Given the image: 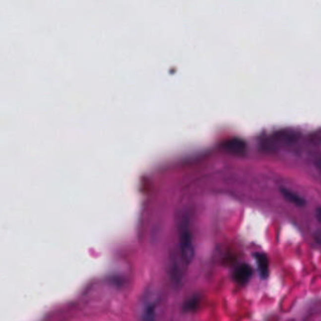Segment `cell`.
I'll list each match as a JSON object with an SVG mask.
<instances>
[{"label": "cell", "instance_id": "obj_3", "mask_svg": "<svg viewBox=\"0 0 321 321\" xmlns=\"http://www.w3.org/2000/svg\"><path fill=\"white\" fill-rule=\"evenodd\" d=\"M224 147L231 153L239 155V154L244 153V151L246 149V142L241 138H231L224 143Z\"/></svg>", "mask_w": 321, "mask_h": 321}, {"label": "cell", "instance_id": "obj_6", "mask_svg": "<svg viewBox=\"0 0 321 321\" xmlns=\"http://www.w3.org/2000/svg\"><path fill=\"white\" fill-rule=\"evenodd\" d=\"M143 321H156V303L149 302L143 309Z\"/></svg>", "mask_w": 321, "mask_h": 321}, {"label": "cell", "instance_id": "obj_5", "mask_svg": "<svg viewBox=\"0 0 321 321\" xmlns=\"http://www.w3.org/2000/svg\"><path fill=\"white\" fill-rule=\"evenodd\" d=\"M281 193L288 202H292L298 206H303L305 204V201L302 197H300L298 194L294 193L293 192H291L289 190H286L285 188H283V189H281Z\"/></svg>", "mask_w": 321, "mask_h": 321}, {"label": "cell", "instance_id": "obj_8", "mask_svg": "<svg viewBox=\"0 0 321 321\" xmlns=\"http://www.w3.org/2000/svg\"><path fill=\"white\" fill-rule=\"evenodd\" d=\"M316 239H318V241H319L320 243H321V233L316 235Z\"/></svg>", "mask_w": 321, "mask_h": 321}, {"label": "cell", "instance_id": "obj_7", "mask_svg": "<svg viewBox=\"0 0 321 321\" xmlns=\"http://www.w3.org/2000/svg\"><path fill=\"white\" fill-rule=\"evenodd\" d=\"M317 217L320 221H321V208H318L317 210Z\"/></svg>", "mask_w": 321, "mask_h": 321}, {"label": "cell", "instance_id": "obj_2", "mask_svg": "<svg viewBox=\"0 0 321 321\" xmlns=\"http://www.w3.org/2000/svg\"><path fill=\"white\" fill-rule=\"evenodd\" d=\"M253 275V269L247 264H242L237 267L234 272V278L239 285H245Z\"/></svg>", "mask_w": 321, "mask_h": 321}, {"label": "cell", "instance_id": "obj_4", "mask_svg": "<svg viewBox=\"0 0 321 321\" xmlns=\"http://www.w3.org/2000/svg\"><path fill=\"white\" fill-rule=\"evenodd\" d=\"M257 260V266L259 269V273L263 279H266L269 274V261L265 254L257 253L255 255Z\"/></svg>", "mask_w": 321, "mask_h": 321}, {"label": "cell", "instance_id": "obj_1", "mask_svg": "<svg viewBox=\"0 0 321 321\" xmlns=\"http://www.w3.org/2000/svg\"><path fill=\"white\" fill-rule=\"evenodd\" d=\"M180 249L182 258L186 263H190L194 257L193 237L188 227H185L180 234Z\"/></svg>", "mask_w": 321, "mask_h": 321}]
</instances>
